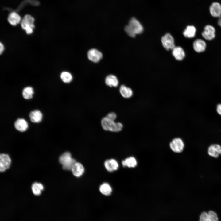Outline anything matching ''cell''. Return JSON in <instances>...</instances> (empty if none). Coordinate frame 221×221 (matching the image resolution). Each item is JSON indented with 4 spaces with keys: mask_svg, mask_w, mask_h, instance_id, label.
I'll list each match as a JSON object with an SVG mask.
<instances>
[{
    "mask_svg": "<svg viewBox=\"0 0 221 221\" xmlns=\"http://www.w3.org/2000/svg\"><path fill=\"white\" fill-rule=\"evenodd\" d=\"M117 117L116 114L111 112L108 113L101 121V125L103 128L105 130L113 132H118L123 128V125L120 122H114Z\"/></svg>",
    "mask_w": 221,
    "mask_h": 221,
    "instance_id": "cell-1",
    "label": "cell"
},
{
    "mask_svg": "<svg viewBox=\"0 0 221 221\" xmlns=\"http://www.w3.org/2000/svg\"><path fill=\"white\" fill-rule=\"evenodd\" d=\"M124 29L129 36L134 37L136 35L142 33L143 28L139 21L135 18L133 17L130 20Z\"/></svg>",
    "mask_w": 221,
    "mask_h": 221,
    "instance_id": "cell-2",
    "label": "cell"
},
{
    "mask_svg": "<svg viewBox=\"0 0 221 221\" xmlns=\"http://www.w3.org/2000/svg\"><path fill=\"white\" fill-rule=\"evenodd\" d=\"M59 162L62 165L63 169L66 170H71L75 163V159L73 158L71 153L66 152L62 154L59 158Z\"/></svg>",
    "mask_w": 221,
    "mask_h": 221,
    "instance_id": "cell-3",
    "label": "cell"
},
{
    "mask_svg": "<svg viewBox=\"0 0 221 221\" xmlns=\"http://www.w3.org/2000/svg\"><path fill=\"white\" fill-rule=\"evenodd\" d=\"M34 19L29 15H26L21 22L22 28L25 31L27 34H32L34 28Z\"/></svg>",
    "mask_w": 221,
    "mask_h": 221,
    "instance_id": "cell-4",
    "label": "cell"
},
{
    "mask_svg": "<svg viewBox=\"0 0 221 221\" xmlns=\"http://www.w3.org/2000/svg\"><path fill=\"white\" fill-rule=\"evenodd\" d=\"M169 145L171 150L177 153L182 152L184 147V142L179 138L173 139L170 142Z\"/></svg>",
    "mask_w": 221,
    "mask_h": 221,
    "instance_id": "cell-5",
    "label": "cell"
},
{
    "mask_svg": "<svg viewBox=\"0 0 221 221\" xmlns=\"http://www.w3.org/2000/svg\"><path fill=\"white\" fill-rule=\"evenodd\" d=\"M161 41L163 47L167 50H172L175 47L174 38L169 33L162 37Z\"/></svg>",
    "mask_w": 221,
    "mask_h": 221,
    "instance_id": "cell-6",
    "label": "cell"
},
{
    "mask_svg": "<svg viewBox=\"0 0 221 221\" xmlns=\"http://www.w3.org/2000/svg\"><path fill=\"white\" fill-rule=\"evenodd\" d=\"M11 162V159L8 155L2 153L0 155V171L3 172L10 167Z\"/></svg>",
    "mask_w": 221,
    "mask_h": 221,
    "instance_id": "cell-7",
    "label": "cell"
},
{
    "mask_svg": "<svg viewBox=\"0 0 221 221\" xmlns=\"http://www.w3.org/2000/svg\"><path fill=\"white\" fill-rule=\"evenodd\" d=\"M87 55L88 59L95 63L99 62L103 57L102 53L98 50L94 48L89 50L87 52Z\"/></svg>",
    "mask_w": 221,
    "mask_h": 221,
    "instance_id": "cell-8",
    "label": "cell"
},
{
    "mask_svg": "<svg viewBox=\"0 0 221 221\" xmlns=\"http://www.w3.org/2000/svg\"><path fill=\"white\" fill-rule=\"evenodd\" d=\"M215 29L211 25H207L204 28V31L202 33L203 37L207 40H211L215 37Z\"/></svg>",
    "mask_w": 221,
    "mask_h": 221,
    "instance_id": "cell-9",
    "label": "cell"
},
{
    "mask_svg": "<svg viewBox=\"0 0 221 221\" xmlns=\"http://www.w3.org/2000/svg\"><path fill=\"white\" fill-rule=\"evenodd\" d=\"M207 153L210 156L217 158L221 155V146L218 144L211 145L209 147Z\"/></svg>",
    "mask_w": 221,
    "mask_h": 221,
    "instance_id": "cell-10",
    "label": "cell"
},
{
    "mask_svg": "<svg viewBox=\"0 0 221 221\" xmlns=\"http://www.w3.org/2000/svg\"><path fill=\"white\" fill-rule=\"evenodd\" d=\"M211 14L215 17H221V5L217 2H214L210 7Z\"/></svg>",
    "mask_w": 221,
    "mask_h": 221,
    "instance_id": "cell-11",
    "label": "cell"
},
{
    "mask_svg": "<svg viewBox=\"0 0 221 221\" xmlns=\"http://www.w3.org/2000/svg\"><path fill=\"white\" fill-rule=\"evenodd\" d=\"M14 126L17 130L23 132L26 131L28 127L27 122L24 119L18 118L15 122Z\"/></svg>",
    "mask_w": 221,
    "mask_h": 221,
    "instance_id": "cell-12",
    "label": "cell"
},
{
    "mask_svg": "<svg viewBox=\"0 0 221 221\" xmlns=\"http://www.w3.org/2000/svg\"><path fill=\"white\" fill-rule=\"evenodd\" d=\"M104 164L106 169L110 172L117 170L118 167L117 161L113 159L106 160Z\"/></svg>",
    "mask_w": 221,
    "mask_h": 221,
    "instance_id": "cell-13",
    "label": "cell"
},
{
    "mask_svg": "<svg viewBox=\"0 0 221 221\" xmlns=\"http://www.w3.org/2000/svg\"><path fill=\"white\" fill-rule=\"evenodd\" d=\"M71 171L73 174L75 176L79 177L83 173L84 169L81 163L76 162L73 166Z\"/></svg>",
    "mask_w": 221,
    "mask_h": 221,
    "instance_id": "cell-14",
    "label": "cell"
},
{
    "mask_svg": "<svg viewBox=\"0 0 221 221\" xmlns=\"http://www.w3.org/2000/svg\"><path fill=\"white\" fill-rule=\"evenodd\" d=\"M31 121L34 123H39L42 119V114L41 112L37 110L31 111L29 114Z\"/></svg>",
    "mask_w": 221,
    "mask_h": 221,
    "instance_id": "cell-15",
    "label": "cell"
},
{
    "mask_svg": "<svg viewBox=\"0 0 221 221\" xmlns=\"http://www.w3.org/2000/svg\"><path fill=\"white\" fill-rule=\"evenodd\" d=\"M172 50L173 55L177 60H181L184 57V52L181 47H175Z\"/></svg>",
    "mask_w": 221,
    "mask_h": 221,
    "instance_id": "cell-16",
    "label": "cell"
},
{
    "mask_svg": "<svg viewBox=\"0 0 221 221\" xmlns=\"http://www.w3.org/2000/svg\"><path fill=\"white\" fill-rule=\"evenodd\" d=\"M21 20V17L20 15L15 12H12L10 14L8 21L9 23L13 26H15L18 24Z\"/></svg>",
    "mask_w": 221,
    "mask_h": 221,
    "instance_id": "cell-17",
    "label": "cell"
},
{
    "mask_svg": "<svg viewBox=\"0 0 221 221\" xmlns=\"http://www.w3.org/2000/svg\"><path fill=\"white\" fill-rule=\"evenodd\" d=\"M193 47L196 52H201L204 51L205 49L206 44L203 40L198 39L194 41Z\"/></svg>",
    "mask_w": 221,
    "mask_h": 221,
    "instance_id": "cell-18",
    "label": "cell"
},
{
    "mask_svg": "<svg viewBox=\"0 0 221 221\" xmlns=\"http://www.w3.org/2000/svg\"><path fill=\"white\" fill-rule=\"evenodd\" d=\"M106 84L110 87H117L118 84V81L117 77L113 75L107 76L105 79Z\"/></svg>",
    "mask_w": 221,
    "mask_h": 221,
    "instance_id": "cell-19",
    "label": "cell"
},
{
    "mask_svg": "<svg viewBox=\"0 0 221 221\" xmlns=\"http://www.w3.org/2000/svg\"><path fill=\"white\" fill-rule=\"evenodd\" d=\"M119 92L122 96L125 98H130L133 95L132 90L124 85H122L120 87Z\"/></svg>",
    "mask_w": 221,
    "mask_h": 221,
    "instance_id": "cell-20",
    "label": "cell"
},
{
    "mask_svg": "<svg viewBox=\"0 0 221 221\" xmlns=\"http://www.w3.org/2000/svg\"><path fill=\"white\" fill-rule=\"evenodd\" d=\"M122 164L124 167L134 168L137 165V161L134 157H130L122 161Z\"/></svg>",
    "mask_w": 221,
    "mask_h": 221,
    "instance_id": "cell-21",
    "label": "cell"
},
{
    "mask_svg": "<svg viewBox=\"0 0 221 221\" xmlns=\"http://www.w3.org/2000/svg\"><path fill=\"white\" fill-rule=\"evenodd\" d=\"M99 190L102 194L107 196L110 195L112 192L111 187L107 183L102 184L99 187Z\"/></svg>",
    "mask_w": 221,
    "mask_h": 221,
    "instance_id": "cell-22",
    "label": "cell"
},
{
    "mask_svg": "<svg viewBox=\"0 0 221 221\" xmlns=\"http://www.w3.org/2000/svg\"><path fill=\"white\" fill-rule=\"evenodd\" d=\"M196 29L193 26H188L183 32L184 35L186 37L191 38L195 35Z\"/></svg>",
    "mask_w": 221,
    "mask_h": 221,
    "instance_id": "cell-23",
    "label": "cell"
},
{
    "mask_svg": "<svg viewBox=\"0 0 221 221\" xmlns=\"http://www.w3.org/2000/svg\"><path fill=\"white\" fill-rule=\"evenodd\" d=\"M43 189V186L40 183L35 182L33 184L32 186V189L33 193L36 196L40 195Z\"/></svg>",
    "mask_w": 221,
    "mask_h": 221,
    "instance_id": "cell-24",
    "label": "cell"
},
{
    "mask_svg": "<svg viewBox=\"0 0 221 221\" xmlns=\"http://www.w3.org/2000/svg\"><path fill=\"white\" fill-rule=\"evenodd\" d=\"M34 93L33 88L31 87H27L24 88L22 92V95L25 99H31Z\"/></svg>",
    "mask_w": 221,
    "mask_h": 221,
    "instance_id": "cell-25",
    "label": "cell"
},
{
    "mask_svg": "<svg viewBox=\"0 0 221 221\" xmlns=\"http://www.w3.org/2000/svg\"><path fill=\"white\" fill-rule=\"evenodd\" d=\"M60 77L61 80L64 83H69L73 79L72 74L68 72L64 71L60 74Z\"/></svg>",
    "mask_w": 221,
    "mask_h": 221,
    "instance_id": "cell-26",
    "label": "cell"
},
{
    "mask_svg": "<svg viewBox=\"0 0 221 221\" xmlns=\"http://www.w3.org/2000/svg\"><path fill=\"white\" fill-rule=\"evenodd\" d=\"M207 213L209 221H218L217 215L215 212L210 211Z\"/></svg>",
    "mask_w": 221,
    "mask_h": 221,
    "instance_id": "cell-27",
    "label": "cell"
},
{
    "mask_svg": "<svg viewBox=\"0 0 221 221\" xmlns=\"http://www.w3.org/2000/svg\"><path fill=\"white\" fill-rule=\"evenodd\" d=\"M199 221H209L207 213L202 212L200 215Z\"/></svg>",
    "mask_w": 221,
    "mask_h": 221,
    "instance_id": "cell-28",
    "label": "cell"
},
{
    "mask_svg": "<svg viewBox=\"0 0 221 221\" xmlns=\"http://www.w3.org/2000/svg\"><path fill=\"white\" fill-rule=\"evenodd\" d=\"M216 110L217 113L221 115V104H219L217 105Z\"/></svg>",
    "mask_w": 221,
    "mask_h": 221,
    "instance_id": "cell-29",
    "label": "cell"
},
{
    "mask_svg": "<svg viewBox=\"0 0 221 221\" xmlns=\"http://www.w3.org/2000/svg\"><path fill=\"white\" fill-rule=\"evenodd\" d=\"M0 54H1L3 52L4 49V46L3 44L1 42H0Z\"/></svg>",
    "mask_w": 221,
    "mask_h": 221,
    "instance_id": "cell-30",
    "label": "cell"
},
{
    "mask_svg": "<svg viewBox=\"0 0 221 221\" xmlns=\"http://www.w3.org/2000/svg\"><path fill=\"white\" fill-rule=\"evenodd\" d=\"M218 25L221 27V17H220L218 21Z\"/></svg>",
    "mask_w": 221,
    "mask_h": 221,
    "instance_id": "cell-31",
    "label": "cell"
}]
</instances>
